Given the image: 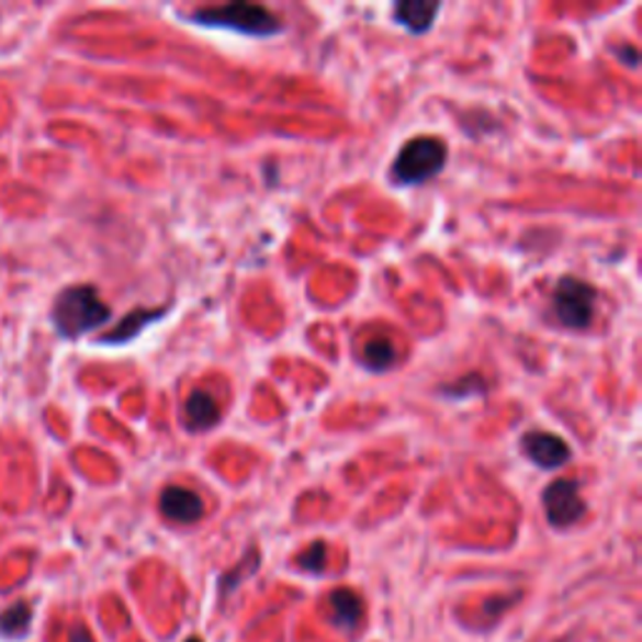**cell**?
I'll use <instances>...</instances> for the list:
<instances>
[{
  "label": "cell",
  "mask_w": 642,
  "mask_h": 642,
  "mask_svg": "<svg viewBox=\"0 0 642 642\" xmlns=\"http://www.w3.org/2000/svg\"><path fill=\"white\" fill-rule=\"evenodd\" d=\"M191 23L204 25V29H226L234 33L254 35V38H269L284 29V23L259 3H246V0H236L228 5L201 8V11L189 15Z\"/></svg>",
  "instance_id": "7a4b0ae2"
},
{
  "label": "cell",
  "mask_w": 642,
  "mask_h": 642,
  "mask_svg": "<svg viewBox=\"0 0 642 642\" xmlns=\"http://www.w3.org/2000/svg\"><path fill=\"white\" fill-rule=\"evenodd\" d=\"M437 13H439V3H427V0H404V3L394 8V21L404 25L409 33L421 35L432 29Z\"/></svg>",
  "instance_id": "ba28073f"
},
{
  "label": "cell",
  "mask_w": 642,
  "mask_h": 642,
  "mask_svg": "<svg viewBox=\"0 0 642 642\" xmlns=\"http://www.w3.org/2000/svg\"><path fill=\"white\" fill-rule=\"evenodd\" d=\"M31 605L29 602H15L13 608H8L3 615H0V632L3 635H13V638H21L25 630L31 626Z\"/></svg>",
  "instance_id": "4fadbf2b"
},
{
  "label": "cell",
  "mask_w": 642,
  "mask_h": 642,
  "mask_svg": "<svg viewBox=\"0 0 642 642\" xmlns=\"http://www.w3.org/2000/svg\"><path fill=\"white\" fill-rule=\"evenodd\" d=\"M362 359H364L362 364L367 369H372V372H386V369L397 362V349H394L390 339H372L364 345Z\"/></svg>",
  "instance_id": "7c38bea8"
},
{
  "label": "cell",
  "mask_w": 642,
  "mask_h": 642,
  "mask_svg": "<svg viewBox=\"0 0 642 642\" xmlns=\"http://www.w3.org/2000/svg\"><path fill=\"white\" fill-rule=\"evenodd\" d=\"M183 419H187V427L191 429V432H204V429H211L218 421L216 402L201 390L191 392L187 404H183Z\"/></svg>",
  "instance_id": "9c48e42d"
},
{
  "label": "cell",
  "mask_w": 642,
  "mask_h": 642,
  "mask_svg": "<svg viewBox=\"0 0 642 642\" xmlns=\"http://www.w3.org/2000/svg\"><path fill=\"white\" fill-rule=\"evenodd\" d=\"M447 144L437 136H417L399 148L392 164V179L399 187H417L444 169Z\"/></svg>",
  "instance_id": "3957f363"
},
{
  "label": "cell",
  "mask_w": 642,
  "mask_h": 642,
  "mask_svg": "<svg viewBox=\"0 0 642 642\" xmlns=\"http://www.w3.org/2000/svg\"><path fill=\"white\" fill-rule=\"evenodd\" d=\"M296 562L306 570V573H322L324 562H327V544H324V542H314L309 550L299 555Z\"/></svg>",
  "instance_id": "5bb4252c"
},
{
  "label": "cell",
  "mask_w": 642,
  "mask_h": 642,
  "mask_svg": "<svg viewBox=\"0 0 642 642\" xmlns=\"http://www.w3.org/2000/svg\"><path fill=\"white\" fill-rule=\"evenodd\" d=\"M544 513H548V520L552 527H573L575 522L583 520L585 515V503L579 497V487L575 480H555L552 485L544 489L542 495Z\"/></svg>",
  "instance_id": "5b68a950"
},
{
  "label": "cell",
  "mask_w": 642,
  "mask_h": 642,
  "mask_svg": "<svg viewBox=\"0 0 642 642\" xmlns=\"http://www.w3.org/2000/svg\"><path fill=\"white\" fill-rule=\"evenodd\" d=\"M331 612H334V622L341 630L351 632L357 626L359 620H362V610H364V602L362 597H359L354 590H347V587H339V590H334L331 597Z\"/></svg>",
  "instance_id": "30bf717a"
},
{
  "label": "cell",
  "mask_w": 642,
  "mask_h": 642,
  "mask_svg": "<svg viewBox=\"0 0 642 642\" xmlns=\"http://www.w3.org/2000/svg\"><path fill=\"white\" fill-rule=\"evenodd\" d=\"M158 509L166 520L193 525L204 517V499L187 487H166L158 497Z\"/></svg>",
  "instance_id": "52a82bcc"
},
{
  "label": "cell",
  "mask_w": 642,
  "mask_h": 642,
  "mask_svg": "<svg viewBox=\"0 0 642 642\" xmlns=\"http://www.w3.org/2000/svg\"><path fill=\"white\" fill-rule=\"evenodd\" d=\"M70 642H93V640L86 630H78V632H74V635H70Z\"/></svg>",
  "instance_id": "e0dca14e"
},
{
  "label": "cell",
  "mask_w": 642,
  "mask_h": 642,
  "mask_svg": "<svg viewBox=\"0 0 642 642\" xmlns=\"http://www.w3.org/2000/svg\"><path fill=\"white\" fill-rule=\"evenodd\" d=\"M595 302H597L595 286L575 277H562L557 281L555 296H552L557 319L562 327H567V329L590 327V322L595 316Z\"/></svg>",
  "instance_id": "277c9868"
},
{
  "label": "cell",
  "mask_w": 642,
  "mask_h": 642,
  "mask_svg": "<svg viewBox=\"0 0 642 642\" xmlns=\"http://www.w3.org/2000/svg\"><path fill=\"white\" fill-rule=\"evenodd\" d=\"M485 390H487L485 380H482V376H477V374H470V376H464V380H460L457 384L447 386L444 394H447V397H470V394H482Z\"/></svg>",
  "instance_id": "9a60e30c"
},
{
  "label": "cell",
  "mask_w": 642,
  "mask_h": 642,
  "mask_svg": "<svg viewBox=\"0 0 642 642\" xmlns=\"http://www.w3.org/2000/svg\"><path fill=\"white\" fill-rule=\"evenodd\" d=\"M164 314V309H138V312H131L126 319H123L116 329L103 334L101 341L103 345H126V341H131L136 337V334H140V329L148 327V324L156 322L158 316Z\"/></svg>",
  "instance_id": "8fae6325"
},
{
  "label": "cell",
  "mask_w": 642,
  "mask_h": 642,
  "mask_svg": "<svg viewBox=\"0 0 642 642\" xmlns=\"http://www.w3.org/2000/svg\"><path fill=\"white\" fill-rule=\"evenodd\" d=\"M53 327L66 339H78L111 319V309L93 286L81 284L60 292L50 312Z\"/></svg>",
  "instance_id": "6da1fadb"
},
{
  "label": "cell",
  "mask_w": 642,
  "mask_h": 642,
  "mask_svg": "<svg viewBox=\"0 0 642 642\" xmlns=\"http://www.w3.org/2000/svg\"><path fill=\"white\" fill-rule=\"evenodd\" d=\"M522 450L542 470L565 468L573 457V450L565 439L552 432H527L522 437Z\"/></svg>",
  "instance_id": "8992f818"
},
{
  "label": "cell",
  "mask_w": 642,
  "mask_h": 642,
  "mask_svg": "<svg viewBox=\"0 0 642 642\" xmlns=\"http://www.w3.org/2000/svg\"><path fill=\"white\" fill-rule=\"evenodd\" d=\"M618 56H620V58L626 56V58H628L626 64H630V66H635V64H638V50H635V48H622V50H618Z\"/></svg>",
  "instance_id": "2e32d148"
},
{
  "label": "cell",
  "mask_w": 642,
  "mask_h": 642,
  "mask_svg": "<svg viewBox=\"0 0 642 642\" xmlns=\"http://www.w3.org/2000/svg\"><path fill=\"white\" fill-rule=\"evenodd\" d=\"M187 642H201L199 638H191V640H187Z\"/></svg>",
  "instance_id": "ac0fdd59"
}]
</instances>
